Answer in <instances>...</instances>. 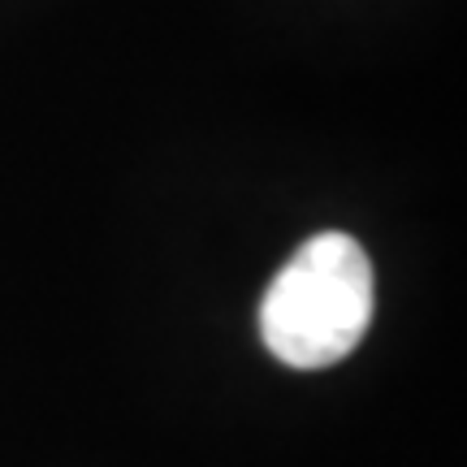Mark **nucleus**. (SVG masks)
Here are the masks:
<instances>
[{
  "mask_svg": "<svg viewBox=\"0 0 467 467\" xmlns=\"http://www.w3.org/2000/svg\"><path fill=\"white\" fill-rule=\"evenodd\" d=\"M377 307L372 260L342 230L312 234L268 282L260 299V337L273 359L317 372L364 342Z\"/></svg>",
  "mask_w": 467,
  "mask_h": 467,
  "instance_id": "obj_1",
  "label": "nucleus"
}]
</instances>
